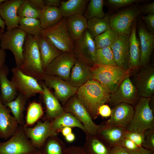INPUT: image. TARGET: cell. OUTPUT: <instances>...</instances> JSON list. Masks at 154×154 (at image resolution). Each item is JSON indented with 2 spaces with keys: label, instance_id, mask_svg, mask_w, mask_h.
Wrapping results in <instances>:
<instances>
[{
  "label": "cell",
  "instance_id": "cell-1",
  "mask_svg": "<svg viewBox=\"0 0 154 154\" xmlns=\"http://www.w3.org/2000/svg\"><path fill=\"white\" fill-rule=\"evenodd\" d=\"M76 94L93 119H96L99 116V107L109 102V92L99 82L93 79L78 88Z\"/></svg>",
  "mask_w": 154,
  "mask_h": 154
},
{
  "label": "cell",
  "instance_id": "cell-2",
  "mask_svg": "<svg viewBox=\"0 0 154 154\" xmlns=\"http://www.w3.org/2000/svg\"><path fill=\"white\" fill-rule=\"evenodd\" d=\"M23 73L37 80L44 75L37 38L26 34L23 47V60L19 68Z\"/></svg>",
  "mask_w": 154,
  "mask_h": 154
},
{
  "label": "cell",
  "instance_id": "cell-3",
  "mask_svg": "<svg viewBox=\"0 0 154 154\" xmlns=\"http://www.w3.org/2000/svg\"><path fill=\"white\" fill-rule=\"evenodd\" d=\"M91 68L93 79L99 82L110 94L115 90L125 78L130 76L132 72L117 66L96 63Z\"/></svg>",
  "mask_w": 154,
  "mask_h": 154
},
{
  "label": "cell",
  "instance_id": "cell-4",
  "mask_svg": "<svg viewBox=\"0 0 154 154\" xmlns=\"http://www.w3.org/2000/svg\"><path fill=\"white\" fill-rule=\"evenodd\" d=\"M151 100V98H140L134 109L132 120L126 128L127 130L144 133L154 129V116L149 105Z\"/></svg>",
  "mask_w": 154,
  "mask_h": 154
},
{
  "label": "cell",
  "instance_id": "cell-5",
  "mask_svg": "<svg viewBox=\"0 0 154 154\" xmlns=\"http://www.w3.org/2000/svg\"><path fill=\"white\" fill-rule=\"evenodd\" d=\"M41 35L48 38L62 52L72 53L74 42L68 33L66 18L54 25L42 30Z\"/></svg>",
  "mask_w": 154,
  "mask_h": 154
},
{
  "label": "cell",
  "instance_id": "cell-6",
  "mask_svg": "<svg viewBox=\"0 0 154 154\" xmlns=\"http://www.w3.org/2000/svg\"><path fill=\"white\" fill-rule=\"evenodd\" d=\"M24 126L19 125L7 140L0 142V154H32L38 150L26 135Z\"/></svg>",
  "mask_w": 154,
  "mask_h": 154
},
{
  "label": "cell",
  "instance_id": "cell-7",
  "mask_svg": "<svg viewBox=\"0 0 154 154\" xmlns=\"http://www.w3.org/2000/svg\"><path fill=\"white\" fill-rule=\"evenodd\" d=\"M26 33L19 28L5 33L0 40V47L10 50L13 54L16 66L19 68L23 60V47Z\"/></svg>",
  "mask_w": 154,
  "mask_h": 154
},
{
  "label": "cell",
  "instance_id": "cell-8",
  "mask_svg": "<svg viewBox=\"0 0 154 154\" xmlns=\"http://www.w3.org/2000/svg\"><path fill=\"white\" fill-rule=\"evenodd\" d=\"M11 81L18 93L28 100L37 94H42L43 89L37 80L23 73L16 66L13 68Z\"/></svg>",
  "mask_w": 154,
  "mask_h": 154
},
{
  "label": "cell",
  "instance_id": "cell-9",
  "mask_svg": "<svg viewBox=\"0 0 154 154\" xmlns=\"http://www.w3.org/2000/svg\"><path fill=\"white\" fill-rule=\"evenodd\" d=\"M65 112L72 114L83 125L86 133L94 134L97 133L100 125L93 121L88 110L77 96H73L64 105Z\"/></svg>",
  "mask_w": 154,
  "mask_h": 154
},
{
  "label": "cell",
  "instance_id": "cell-10",
  "mask_svg": "<svg viewBox=\"0 0 154 154\" xmlns=\"http://www.w3.org/2000/svg\"><path fill=\"white\" fill-rule=\"evenodd\" d=\"M141 13L140 7L133 6L110 16V22L111 28L118 35H129L133 23Z\"/></svg>",
  "mask_w": 154,
  "mask_h": 154
},
{
  "label": "cell",
  "instance_id": "cell-11",
  "mask_svg": "<svg viewBox=\"0 0 154 154\" xmlns=\"http://www.w3.org/2000/svg\"><path fill=\"white\" fill-rule=\"evenodd\" d=\"M76 60L73 53L62 52L48 65L44 71V74L69 82L71 70Z\"/></svg>",
  "mask_w": 154,
  "mask_h": 154
},
{
  "label": "cell",
  "instance_id": "cell-12",
  "mask_svg": "<svg viewBox=\"0 0 154 154\" xmlns=\"http://www.w3.org/2000/svg\"><path fill=\"white\" fill-rule=\"evenodd\" d=\"M96 48L94 38L87 29L80 39L74 42L72 53L76 59L84 62L90 66L96 63Z\"/></svg>",
  "mask_w": 154,
  "mask_h": 154
},
{
  "label": "cell",
  "instance_id": "cell-13",
  "mask_svg": "<svg viewBox=\"0 0 154 154\" xmlns=\"http://www.w3.org/2000/svg\"><path fill=\"white\" fill-rule=\"evenodd\" d=\"M23 130L33 146L38 150L47 138L58 134L52 128L51 121L47 119L37 121L36 125L32 127L24 126Z\"/></svg>",
  "mask_w": 154,
  "mask_h": 154
},
{
  "label": "cell",
  "instance_id": "cell-14",
  "mask_svg": "<svg viewBox=\"0 0 154 154\" xmlns=\"http://www.w3.org/2000/svg\"><path fill=\"white\" fill-rule=\"evenodd\" d=\"M42 80L54 90V95L64 105L76 93L78 88L57 77L44 74Z\"/></svg>",
  "mask_w": 154,
  "mask_h": 154
},
{
  "label": "cell",
  "instance_id": "cell-15",
  "mask_svg": "<svg viewBox=\"0 0 154 154\" xmlns=\"http://www.w3.org/2000/svg\"><path fill=\"white\" fill-rule=\"evenodd\" d=\"M137 90L130 76L125 78L115 90L110 94L109 102L115 106L121 103L134 104L137 99Z\"/></svg>",
  "mask_w": 154,
  "mask_h": 154
},
{
  "label": "cell",
  "instance_id": "cell-16",
  "mask_svg": "<svg viewBox=\"0 0 154 154\" xmlns=\"http://www.w3.org/2000/svg\"><path fill=\"white\" fill-rule=\"evenodd\" d=\"M134 109L130 104L121 103L112 110L110 117L103 124L109 127H117L126 128L133 118Z\"/></svg>",
  "mask_w": 154,
  "mask_h": 154
},
{
  "label": "cell",
  "instance_id": "cell-17",
  "mask_svg": "<svg viewBox=\"0 0 154 154\" xmlns=\"http://www.w3.org/2000/svg\"><path fill=\"white\" fill-rule=\"evenodd\" d=\"M129 37V35L118 34L110 46L116 65L125 70H128Z\"/></svg>",
  "mask_w": 154,
  "mask_h": 154
},
{
  "label": "cell",
  "instance_id": "cell-18",
  "mask_svg": "<svg viewBox=\"0 0 154 154\" xmlns=\"http://www.w3.org/2000/svg\"><path fill=\"white\" fill-rule=\"evenodd\" d=\"M24 0H5L0 5V16L4 21L7 31L19 27L20 18L17 11Z\"/></svg>",
  "mask_w": 154,
  "mask_h": 154
},
{
  "label": "cell",
  "instance_id": "cell-19",
  "mask_svg": "<svg viewBox=\"0 0 154 154\" xmlns=\"http://www.w3.org/2000/svg\"><path fill=\"white\" fill-rule=\"evenodd\" d=\"M138 74L137 92L141 97L151 98L154 92V68L147 65Z\"/></svg>",
  "mask_w": 154,
  "mask_h": 154
},
{
  "label": "cell",
  "instance_id": "cell-20",
  "mask_svg": "<svg viewBox=\"0 0 154 154\" xmlns=\"http://www.w3.org/2000/svg\"><path fill=\"white\" fill-rule=\"evenodd\" d=\"M43 89L41 94L46 108V119L51 121L64 113L65 111L59 100L50 90L44 82H39Z\"/></svg>",
  "mask_w": 154,
  "mask_h": 154
},
{
  "label": "cell",
  "instance_id": "cell-21",
  "mask_svg": "<svg viewBox=\"0 0 154 154\" xmlns=\"http://www.w3.org/2000/svg\"><path fill=\"white\" fill-rule=\"evenodd\" d=\"M19 126L15 118L11 115L9 108L0 100V137L5 140L8 139Z\"/></svg>",
  "mask_w": 154,
  "mask_h": 154
},
{
  "label": "cell",
  "instance_id": "cell-22",
  "mask_svg": "<svg viewBox=\"0 0 154 154\" xmlns=\"http://www.w3.org/2000/svg\"><path fill=\"white\" fill-rule=\"evenodd\" d=\"M138 34L141 52L140 66L143 67L150 61L154 47V35L142 25L139 28Z\"/></svg>",
  "mask_w": 154,
  "mask_h": 154
},
{
  "label": "cell",
  "instance_id": "cell-23",
  "mask_svg": "<svg viewBox=\"0 0 154 154\" xmlns=\"http://www.w3.org/2000/svg\"><path fill=\"white\" fill-rule=\"evenodd\" d=\"M71 70L69 82L78 88L93 79L91 68L80 60L76 59Z\"/></svg>",
  "mask_w": 154,
  "mask_h": 154
},
{
  "label": "cell",
  "instance_id": "cell-24",
  "mask_svg": "<svg viewBox=\"0 0 154 154\" xmlns=\"http://www.w3.org/2000/svg\"><path fill=\"white\" fill-rule=\"evenodd\" d=\"M44 71L48 65L62 52L47 38L41 35L36 38Z\"/></svg>",
  "mask_w": 154,
  "mask_h": 154
},
{
  "label": "cell",
  "instance_id": "cell-25",
  "mask_svg": "<svg viewBox=\"0 0 154 154\" xmlns=\"http://www.w3.org/2000/svg\"><path fill=\"white\" fill-rule=\"evenodd\" d=\"M136 26L135 21L131 27L129 37L128 69L132 72L138 70L140 67L141 48L136 36Z\"/></svg>",
  "mask_w": 154,
  "mask_h": 154
},
{
  "label": "cell",
  "instance_id": "cell-26",
  "mask_svg": "<svg viewBox=\"0 0 154 154\" xmlns=\"http://www.w3.org/2000/svg\"><path fill=\"white\" fill-rule=\"evenodd\" d=\"M9 72L5 65L0 69V100L4 105L14 100L18 94L12 82L7 78Z\"/></svg>",
  "mask_w": 154,
  "mask_h": 154
},
{
  "label": "cell",
  "instance_id": "cell-27",
  "mask_svg": "<svg viewBox=\"0 0 154 154\" xmlns=\"http://www.w3.org/2000/svg\"><path fill=\"white\" fill-rule=\"evenodd\" d=\"M85 134V141L82 148L86 154H109V145L97 133Z\"/></svg>",
  "mask_w": 154,
  "mask_h": 154
},
{
  "label": "cell",
  "instance_id": "cell-28",
  "mask_svg": "<svg viewBox=\"0 0 154 154\" xmlns=\"http://www.w3.org/2000/svg\"><path fill=\"white\" fill-rule=\"evenodd\" d=\"M66 26L69 35L74 42L80 39L87 29V20L83 15L76 14L66 18Z\"/></svg>",
  "mask_w": 154,
  "mask_h": 154
},
{
  "label": "cell",
  "instance_id": "cell-29",
  "mask_svg": "<svg viewBox=\"0 0 154 154\" xmlns=\"http://www.w3.org/2000/svg\"><path fill=\"white\" fill-rule=\"evenodd\" d=\"M126 128L117 127L106 126L100 125L97 133L110 146H120L125 138Z\"/></svg>",
  "mask_w": 154,
  "mask_h": 154
},
{
  "label": "cell",
  "instance_id": "cell-30",
  "mask_svg": "<svg viewBox=\"0 0 154 154\" xmlns=\"http://www.w3.org/2000/svg\"><path fill=\"white\" fill-rule=\"evenodd\" d=\"M63 18L58 7L45 5L40 11L39 19L42 29L54 25Z\"/></svg>",
  "mask_w": 154,
  "mask_h": 154
},
{
  "label": "cell",
  "instance_id": "cell-31",
  "mask_svg": "<svg viewBox=\"0 0 154 154\" xmlns=\"http://www.w3.org/2000/svg\"><path fill=\"white\" fill-rule=\"evenodd\" d=\"M89 0H69L62 1L59 8L63 18L76 14L83 15Z\"/></svg>",
  "mask_w": 154,
  "mask_h": 154
},
{
  "label": "cell",
  "instance_id": "cell-32",
  "mask_svg": "<svg viewBox=\"0 0 154 154\" xmlns=\"http://www.w3.org/2000/svg\"><path fill=\"white\" fill-rule=\"evenodd\" d=\"M53 129L58 133L63 128L68 127H78L84 132L85 129L83 125L71 113L65 112L51 121Z\"/></svg>",
  "mask_w": 154,
  "mask_h": 154
},
{
  "label": "cell",
  "instance_id": "cell-33",
  "mask_svg": "<svg viewBox=\"0 0 154 154\" xmlns=\"http://www.w3.org/2000/svg\"><path fill=\"white\" fill-rule=\"evenodd\" d=\"M67 147L57 135L48 137L38 149L40 154H65Z\"/></svg>",
  "mask_w": 154,
  "mask_h": 154
},
{
  "label": "cell",
  "instance_id": "cell-34",
  "mask_svg": "<svg viewBox=\"0 0 154 154\" xmlns=\"http://www.w3.org/2000/svg\"><path fill=\"white\" fill-rule=\"evenodd\" d=\"M27 100L22 95L18 93L14 100L5 105L8 108L20 125H25L23 113Z\"/></svg>",
  "mask_w": 154,
  "mask_h": 154
},
{
  "label": "cell",
  "instance_id": "cell-35",
  "mask_svg": "<svg viewBox=\"0 0 154 154\" xmlns=\"http://www.w3.org/2000/svg\"><path fill=\"white\" fill-rule=\"evenodd\" d=\"M110 17L108 14L102 18L94 17L87 20V29L93 38L111 28Z\"/></svg>",
  "mask_w": 154,
  "mask_h": 154
},
{
  "label": "cell",
  "instance_id": "cell-36",
  "mask_svg": "<svg viewBox=\"0 0 154 154\" xmlns=\"http://www.w3.org/2000/svg\"><path fill=\"white\" fill-rule=\"evenodd\" d=\"M19 27L27 34L36 38L41 35L42 30L38 19L33 18H20Z\"/></svg>",
  "mask_w": 154,
  "mask_h": 154
},
{
  "label": "cell",
  "instance_id": "cell-37",
  "mask_svg": "<svg viewBox=\"0 0 154 154\" xmlns=\"http://www.w3.org/2000/svg\"><path fill=\"white\" fill-rule=\"evenodd\" d=\"M43 114L41 104L33 102L30 103L27 110L24 126L28 127L37 122Z\"/></svg>",
  "mask_w": 154,
  "mask_h": 154
},
{
  "label": "cell",
  "instance_id": "cell-38",
  "mask_svg": "<svg viewBox=\"0 0 154 154\" xmlns=\"http://www.w3.org/2000/svg\"><path fill=\"white\" fill-rule=\"evenodd\" d=\"M103 0H90L83 15L88 20L94 17L102 18L105 15Z\"/></svg>",
  "mask_w": 154,
  "mask_h": 154
},
{
  "label": "cell",
  "instance_id": "cell-39",
  "mask_svg": "<svg viewBox=\"0 0 154 154\" xmlns=\"http://www.w3.org/2000/svg\"><path fill=\"white\" fill-rule=\"evenodd\" d=\"M40 11L30 0H24L18 8L17 14L19 18L39 19Z\"/></svg>",
  "mask_w": 154,
  "mask_h": 154
},
{
  "label": "cell",
  "instance_id": "cell-40",
  "mask_svg": "<svg viewBox=\"0 0 154 154\" xmlns=\"http://www.w3.org/2000/svg\"><path fill=\"white\" fill-rule=\"evenodd\" d=\"M118 34L112 29L95 37L94 38L96 49L110 47L116 39Z\"/></svg>",
  "mask_w": 154,
  "mask_h": 154
},
{
  "label": "cell",
  "instance_id": "cell-41",
  "mask_svg": "<svg viewBox=\"0 0 154 154\" xmlns=\"http://www.w3.org/2000/svg\"><path fill=\"white\" fill-rule=\"evenodd\" d=\"M96 63L104 65L116 66L110 47L96 49Z\"/></svg>",
  "mask_w": 154,
  "mask_h": 154
},
{
  "label": "cell",
  "instance_id": "cell-42",
  "mask_svg": "<svg viewBox=\"0 0 154 154\" xmlns=\"http://www.w3.org/2000/svg\"><path fill=\"white\" fill-rule=\"evenodd\" d=\"M124 137L134 142L139 147L142 146L144 140V133L129 131L126 130Z\"/></svg>",
  "mask_w": 154,
  "mask_h": 154
},
{
  "label": "cell",
  "instance_id": "cell-43",
  "mask_svg": "<svg viewBox=\"0 0 154 154\" xmlns=\"http://www.w3.org/2000/svg\"><path fill=\"white\" fill-rule=\"evenodd\" d=\"M144 140L142 146L154 151V129L147 130L144 133Z\"/></svg>",
  "mask_w": 154,
  "mask_h": 154
},
{
  "label": "cell",
  "instance_id": "cell-44",
  "mask_svg": "<svg viewBox=\"0 0 154 154\" xmlns=\"http://www.w3.org/2000/svg\"><path fill=\"white\" fill-rule=\"evenodd\" d=\"M142 0H108L107 3L109 5L114 8H119L126 6L135 3L142 2Z\"/></svg>",
  "mask_w": 154,
  "mask_h": 154
},
{
  "label": "cell",
  "instance_id": "cell-45",
  "mask_svg": "<svg viewBox=\"0 0 154 154\" xmlns=\"http://www.w3.org/2000/svg\"><path fill=\"white\" fill-rule=\"evenodd\" d=\"M142 19L146 23L147 29L151 33H154V14H147L142 17Z\"/></svg>",
  "mask_w": 154,
  "mask_h": 154
},
{
  "label": "cell",
  "instance_id": "cell-46",
  "mask_svg": "<svg viewBox=\"0 0 154 154\" xmlns=\"http://www.w3.org/2000/svg\"><path fill=\"white\" fill-rule=\"evenodd\" d=\"M120 146L123 147L127 150L130 151L136 150L139 147L134 142L125 137L121 142Z\"/></svg>",
  "mask_w": 154,
  "mask_h": 154
},
{
  "label": "cell",
  "instance_id": "cell-47",
  "mask_svg": "<svg viewBox=\"0 0 154 154\" xmlns=\"http://www.w3.org/2000/svg\"><path fill=\"white\" fill-rule=\"evenodd\" d=\"M98 114L102 117H110L112 110L110 107L105 104L100 106L98 109Z\"/></svg>",
  "mask_w": 154,
  "mask_h": 154
},
{
  "label": "cell",
  "instance_id": "cell-48",
  "mask_svg": "<svg viewBox=\"0 0 154 154\" xmlns=\"http://www.w3.org/2000/svg\"><path fill=\"white\" fill-rule=\"evenodd\" d=\"M65 154H86L82 147L71 146L67 147Z\"/></svg>",
  "mask_w": 154,
  "mask_h": 154
},
{
  "label": "cell",
  "instance_id": "cell-49",
  "mask_svg": "<svg viewBox=\"0 0 154 154\" xmlns=\"http://www.w3.org/2000/svg\"><path fill=\"white\" fill-rule=\"evenodd\" d=\"M141 12L147 14H154V2L145 4L140 7Z\"/></svg>",
  "mask_w": 154,
  "mask_h": 154
},
{
  "label": "cell",
  "instance_id": "cell-50",
  "mask_svg": "<svg viewBox=\"0 0 154 154\" xmlns=\"http://www.w3.org/2000/svg\"><path fill=\"white\" fill-rule=\"evenodd\" d=\"M112 147L109 154H129L127 149L123 147L116 146Z\"/></svg>",
  "mask_w": 154,
  "mask_h": 154
},
{
  "label": "cell",
  "instance_id": "cell-51",
  "mask_svg": "<svg viewBox=\"0 0 154 154\" xmlns=\"http://www.w3.org/2000/svg\"><path fill=\"white\" fill-rule=\"evenodd\" d=\"M127 150L129 154H151V150L144 148L142 146L135 150Z\"/></svg>",
  "mask_w": 154,
  "mask_h": 154
},
{
  "label": "cell",
  "instance_id": "cell-52",
  "mask_svg": "<svg viewBox=\"0 0 154 154\" xmlns=\"http://www.w3.org/2000/svg\"><path fill=\"white\" fill-rule=\"evenodd\" d=\"M30 1L40 11L45 6L44 0H30Z\"/></svg>",
  "mask_w": 154,
  "mask_h": 154
},
{
  "label": "cell",
  "instance_id": "cell-53",
  "mask_svg": "<svg viewBox=\"0 0 154 154\" xmlns=\"http://www.w3.org/2000/svg\"><path fill=\"white\" fill-rule=\"evenodd\" d=\"M45 5L58 7L61 5L60 0H44Z\"/></svg>",
  "mask_w": 154,
  "mask_h": 154
},
{
  "label": "cell",
  "instance_id": "cell-54",
  "mask_svg": "<svg viewBox=\"0 0 154 154\" xmlns=\"http://www.w3.org/2000/svg\"><path fill=\"white\" fill-rule=\"evenodd\" d=\"M6 54L5 50L0 48V69L5 65Z\"/></svg>",
  "mask_w": 154,
  "mask_h": 154
},
{
  "label": "cell",
  "instance_id": "cell-55",
  "mask_svg": "<svg viewBox=\"0 0 154 154\" xmlns=\"http://www.w3.org/2000/svg\"><path fill=\"white\" fill-rule=\"evenodd\" d=\"M61 132L64 137L69 134L72 132V128L70 127H66L63 128L61 130Z\"/></svg>",
  "mask_w": 154,
  "mask_h": 154
},
{
  "label": "cell",
  "instance_id": "cell-56",
  "mask_svg": "<svg viewBox=\"0 0 154 154\" xmlns=\"http://www.w3.org/2000/svg\"><path fill=\"white\" fill-rule=\"evenodd\" d=\"M66 140L68 142L73 141L75 139V135L72 132L65 136Z\"/></svg>",
  "mask_w": 154,
  "mask_h": 154
},
{
  "label": "cell",
  "instance_id": "cell-57",
  "mask_svg": "<svg viewBox=\"0 0 154 154\" xmlns=\"http://www.w3.org/2000/svg\"><path fill=\"white\" fill-rule=\"evenodd\" d=\"M5 25L4 21L1 19L0 16V28L4 31L5 28Z\"/></svg>",
  "mask_w": 154,
  "mask_h": 154
},
{
  "label": "cell",
  "instance_id": "cell-58",
  "mask_svg": "<svg viewBox=\"0 0 154 154\" xmlns=\"http://www.w3.org/2000/svg\"><path fill=\"white\" fill-rule=\"evenodd\" d=\"M4 33V31L0 28V40L3 37Z\"/></svg>",
  "mask_w": 154,
  "mask_h": 154
},
{
  "label": "cell",
  "instance_id": "cell-59",
  "mask_svg": "<svg viewBox=\"0 0 154 154\" xmlns=\"http://www.w3.org/2000/svg\"><path fill=\"white\" fill-rule=\"evenodd\" d=\"M32 154H40L38 150Z\"/></svg>",
  "mask_w": 154,
  "mask_h": 154
},
{
  "label": "cell",
  "instance_id": "cell-60",
  "mask_svg": "<svg viewBox=\"0 0 154 154\" xmlns=\"http://www.w3.org/2000/svg\"><path fill=\"white\" fill-rule=\"evenodd\" d=\"M5 0H0V5Z\"/></svg>",
  "mask_w": 154,
  "mask_h": 154
}]
</instances>
